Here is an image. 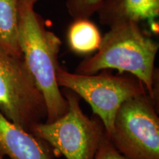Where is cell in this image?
Listing matches in <instances>:
<instances>
[{"mask_svg":"<svg viewBox=\"0 0 159 159\" xmlns=\"http://www.w3.org/2000/svg\"><path fill=\"white\" fill-rule=\"evenodd\" d=\"M100 23L109 27L125 22L147 21L155 33L159 16V0H104L97 12Z\"/></svg>","mask_w":159,"mask_h":159,"instance_id":"8","label":"cell"},{"mask_svg":"<svg viewBox=\"0 0 159 159\" xmlns=\"http://www.w3.org/2000/svg\"><path fill=\"white\" fill-rule=\"evenodd\" d=\"M108 139L126 158L159 159V118L148 94L122 103Z\"/></svg>","mask_w":159,"mask_h":159,"instance_id":"6","label":"cell"},{"mask_svg":"<svg viewBox=\"0 0 159 159\" xmlns=\"http://www.w3.org/2000/svg\"><path fill=\"white\" fill-rule=\"evenodd\" d=\"M104 0H66L68 13L73 19H90L102 7Z\"/></svg>","mask_w":159,"mask_h":159,"instance_id":"11","label":"cell"},{"mask_svg":"<svg viewBox=\"0 0 159 159\" xmlns=\"http://www.w3.org/2000/svg\"><path fill=\"white\" fill-rule=\"evenodd\" d=\"M0 112L24 130L45 122L43 96L25 64L23 57L0 49Z\"/></svg>","mask_w":159,"mask_h":159,"instance_id":"5","label":"cell"},{"mask_svg":"<svg viewBox=\"0 0 159 159\" xmlns=\"http://www.w3.org/2000/svg\"><path fill=\"white\" fill-rule=\"evenodd\" d=\"M19 44L23 59L42 93L47 106L45 122H51L66 111L67 101L57 84V70L61 41L46 27L34 4L21 0L20 7Z\"/></svg>","mask_w":159,"mask_h":159,"instance_id":"2","label":"cell"},{"mask_svg":"<svg viewBox=\"0 0 159 159\" xmlns=\"http://www.w3.org/2000/svg\"><path fill=\"white\" fill-rule=\"evenodd\" d=\"M158 49V43L145 34L139 24H119L110 27L97 52L80 63L76 73L94 75L110 69L128 72L143 83L158 108V71L155 63Z\"/></svg>","mask_w":159,"mask_h":159,"instance_id":"1","label":"cell"},{"mask_svg":"<svg viewBox=\"0 0 159 159\" xmlns=\"http://www.w3.org/2000/svg\"><path fill=\"white\" fill-rule=\"evenodd\" d=\"M0 156L10 159H53L45 142L7 119L0 112Z\"/></svg>","mask_w":159,"mask_h":159,"instance_id":"7","label":"cell"},{"mask_svg":"<svg viewBox=\"0 0 159 159\" xmlns=\"http://www.w3.org/2000/svg\"><path fill=\"white\" fill-rule=\"evenodd\" d=\"M62 94L67 101L66 111L51 122L33 125L29 132L47 143L55 155L66 159H94L105 136V128L99 118L84 114L80 97L66 89Z\"/></svg>","mask_w":159,"mask_h":159,"instance_id":"3","label":"cell"},{"mask_svg":"<svg viewBox=\"0 0 159 159\" xmlns=\"http://www.w3.org/2000/svg\"><path fill=\"white\" fill-rule=\"evenodd\" d=\"M102 38L98 27L89 19L74 20L67 33L69 47L80 55L91 54L97 51Z\"/></svg>","mask_w":159,"mask_h":159,"instance_id":"10","label":"cell"},{"mask_svg":"<svg viewBox=\"0 0 159 159\" xmlns=\"http://www.w3.org/2000/svg\"><path fill=\"white\" fill-rule=\"evenodd\" d=\"M27 1L33 3V4H35L38 1V0H27Z\"/></svg>","mask_w":159,"mask_h":159,"instance_id":"13","label":"cell"},{"mask_svg":"<svg viewBox=\"0 0 159 159\" xmlns=\"http://www.w3.org/2000/svg\"><path fill=\"white\" fill-rule=\"evenodd\" d=\"M21 2L0 0V49L16 57H23L19 44Z\"/></svg>","mask_w":159,"mask_h":159,"instance_id":"9","label":"cell"},{"mask_svg":"<svg viewBox=\"0 0 159 159\" xmlns=\"http://www.w3.org/2000/svg\"><path fill=\"white\" fill-rule=\"evenodd\" d=\"M56 75L60 87L71 90L89 103L102 122L108 137L122 103L148 94L143 83L131 75H114L108 70H102L99 74L83 75L69 72L60 66Z\"/></svg>","mask_w":159,"mask_h":159,"instance_id":"4","label":"cell"},{"mask_svg":"<svg viewBox=\"0 0 159 159\" xmlns=\"http://www.w3.org/2000/svg\"><path fill=\"white\" fill-rule=\"evenodd\" d=\"M0 159H3V158L2 156H0Z\"/></svg>","mask_w":159,"mask_h":159,"instance_id":"14","label":"cell"},{"mask_svg":"<svg viewBox=\"0 0 159 159\" xmlns=\"http://www.w3.org/2000/svg\"><path fill=\"white\" fill-rule=\"evenodd\" d=\"M94 159H128L116 150L105 134L99 144Z\"/></svg>","mask_w":159,"mask_h":159,"instance_id":"12","label":"cell"}]
</instances>
